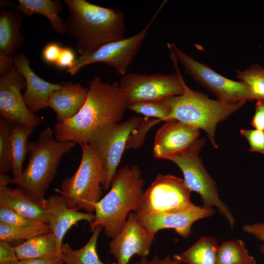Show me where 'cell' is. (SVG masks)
Instances as JSON below:
<instances>
[{
	"label": "cell",
	"instance_id": "cell-4",
	"mask_svg": "<svg viewBox=\"0 0 264 264\" xmlns=\"http://www.w3.org/2000/svg\"><path fill=\"white\" fill-rule=\"evenodd\" d=\"M76 144L73 141H58L49 127L41 131L36 140L28 143V164L16 184L17 188L38 200H45L46 192L63 156Z\"/></svg>",
	"mask_w": 264,
	"mask_h": 264
},
{
	"label": "cell",
	"instance_id": "cell-41",
	"mask_svg": "<svg viewBox=\"0 0 264 264\" xmlns=\"http://www.w3.org/2000/svg\"><path fill=\"white\" fill-rule=\"evenodd\" d=\"M13 58L0 54V76L8 74L14 67Z\"/></svg>",
	"mask_w": 264,
	"mask_h": 264
},
{
	"label": "cell",
	"instance_id": "cell-28",
	"mask_svg": "<svg viewBox=\"0 0 264 264\" xmlns=\"http://www.w3.org/2000/svg\"><path fill=\"white\" fill-rule=\"evenodd\" d=\"M51 232L48 224L38 222L31 225L14 226L0 222V241L10 243L27 240L37 236Z\"/></svg>",
	"mask_w": 264,
	"mask_h": 264
},
{
	"label": "cell",
	"instance_id": "cell-40",
	"mask_svg": "<svg viewBox=\"0 0 264 264\" xmlns=\"http://www.w3.org/2000/svg\"><path fill=\"white\" fill-rule=\"evenodd\" d=\"M133 264H181V263L170 255H168L163 258L154 256L151 260L148 259L147 257L142 258Z\"/></svg>",
	"mask_w": 264,
	"mask_h": 264
},
{
	"label": "cell",
	"instance_id": "cell-38",
	"mask_svg": "<svg viewBox=\"0 0 264 264\" xmlns=\"http://www.w3.org/2000/svg\"><path fill=\"white\" fill-rule=\"evenodd\" d=\"M252 126L256 130L264 132V100H257Z\"/></svg>",
	"mask_w": 264,
	"mask_h": 264
},
{
	"label": "cell",
	"instance_id": "cell-18",
	"mask_svg": "<svg viewBox=\"0 0 264 264\" xmlns=\"http://www.w3.org/2000/svg\"><path fill=\"white\" fill-rule=\"evenodd\" d=\"M45 209L51 232L60 249L66 234L72 226L83 220L90 223L95 218L93 213L81 212L67 207L59 194L52 195L46 199Z\"/></svg>",
	"mask_w": 264,
	"mask_h": 264
},
{
	"label": "cell",
	"instance_id": "cell-31",
	"mask_svg": "<svg viewBox=\"0 0 264 264\" xmlns=\"http://www.w3.org/2000/svg\"><path fill=\"white\" fill-rule=\"evenodd\" d=\"M127 109L145 117L157 119L161 122L167 121L171 113L170 107L163 100L138 103L128 106Z\"/></svg>",
	"mask_w": 264,
	"mask_h": 264
},
{
	"label": "cell",
	"instance_id": "cell-21",
	"mask_svg": "<svg viewBox=\"0 0 264 264\" xmlns=\"http://www.w3.org/2000/svg\"><path fill=\"white\" fill-rule=\"evenodd\" d=\"M22 14L0 7V54L13 58L24 40L21 31Z\"/></svg>",
	"mask_w": 264,
	"mask_h": 264
},
{
	"label": "cell",
	"instance_id": "cell-12",
	"mask_svg": "<svg viewBox=\"0 0 264 264\" xmlns=\"http://www.w3.org/2000/svg\"><path fill=\"white\" fill-rule=\"evenodd\" d=\"M191 193L183 179L159 174L144 191L135 213H161L184 209L193 203Z\"/></svg>",
	"mask_w": 264,
	"mask_h": 264
},
{
	"label": "cell",
	"instance_id": "cell-3",
	"mask_svg": "<svg viewBox=\"0 0 264 264\" xmlns=\"http://www.w3.org/2000/svg\"><path fill=\"white\" fill-rule=\"evenodd\" d=\"M144 185L141 171L137 165L126 166L114 176L108 193L95 206L90 230L101 226L105 235L112 239L120 231L132 211L136 212Z\"/></svg>",
	"mask_w": 264,
	"mask_h": 264
},
{
	"label": "cell",
	"instance_id": "cell-26",
	"mask_svg": "<svg viewBox=\"0 0 264 264\" xmlns=\"http://www.w3.org/2000/svg\"><path fill=\"white\" fill-rule=\"evenodd\" d=\"M103 230L96 227L87 242L81 248L73 249L67 243H63L61 248V258L64 264H110L103 262L99 258L97 246L98 237Z\"/></svg>",
	"mask_w": 264,
	"mask_h": 264
},
{
	"label": "cell",
	"instance_id": "cell-20",
	"mask_svg": "<svg viewBox=\"0 0 264 264\" xmlns=\"http://www.w3.org/2000/svg\"><path fill=\"white\" fill-rule=\"evenodd\" d=\"M45 200H38L18 188L0 187V206L9 208L36 221L48 224Z\"/></svg>",
	"mask_w": 264,
	"mask_h": 264
},
{
	"label": "cell",
	"instance_id": "cell-1",
	"mask_svg": "<svg viewBox=\"0 0 264 264\" xmlns=\"http://www.w3.org/2000/svg\"><path fill=\"white\" fill-rule=\"evenodd\" d=\"M86 101L73 117L54 126L59 141H73L80 146L90 143L101 131L120 122L127 106L119 82L103 81L99 76L89 82Z\"/></svg>",
	"mask_w": 264,
	"mask_h": 264
},
{
	"label": "cell",
	"instance_id": "cell-15",
	"mask_svg": "<svg viewBox=\"0 0 264 264\" xmlns=\"http://www.w3.org/2000/svg\"><path fill=\"white\" fill-rule=\"evenodd\" d=\"M215 210L194 203L177 211L161 213H135L140 223L154 235L160 230L173 229L183 238L191 234L192 225L197 220L213 216Z\"/></svg>",
	"mask_w": 264,
	"mask_h": 264
},
{
	"label": "cell",
	"instance_id": "cell-6",
	"mask_svg": "<svg viewBox=\"0 0 264 264\" xmlns=\"http://www.w3.org/2000/svg\"><path fill=\"white\" fill-rule=\"evenodd\" d=\"M81 147L82 156L77 170L63 181L56 192L69 208L93 213L96 204L102 198L105 172L93 143Z\"/></svg>",
	"mask_w": 264,
	"mask_h": 264
},
{
	"label": "cell",
	"instance_id": "cell-35",
	"mask_svg": "<svg viewBox=\"0 0 264 264\" xmlns=\"http://www.w3.org/2000/svg\"><path fill=\"white\" fill-rule=\"evenodd\" d=\"M0 264H20L14 246L10 243L0 241Z\"/></svg>",
	"mask_w": 264,
	"mask_h": 264
},
{
	"label": "cell",
	"instance_id": "cell-29",
	"mask_svg": "<svg viewBox=\"0 0 264 264\" xmlns=\"http://www.w3.org/2000/svg\"><path fill=\"white\" fill-rule=\"evenodd\" d=\"M236 72V78L248 87L254 100H264V67L253 64Z\"/></svg>",
	"mask_w": 264,
	"mask_h": 264
},
{
	"label": "cell",
	"instance_id": "cell-45",
	"mask_svg": "<svg viewBox=\"0 0 264 264\" xmlns=\"http://www.w3.org/2000/svg\"><path fill=\"white\" fill-rule=\"evenodd\" d=\"M259 248L262 254L264 255V244L261 245Z\"/></svg>",
	"mask_w": 264,
	"mask_h": 264
},
{
	"label": "cell",
	"instance_id": "cell-32",
	"mask_svg": "<svg viewBox=\"0 0 264 264\" xmlns=\"http://www.w3.org/2000/svg\"><path fill=\"white\" fill-rule=\"evenodd\" d=\"M161 122L155 118L144 117L139 126L130 135L127 142L126 149H138L144 143L146 135L149 130L155 125Z\"/></svg>",
	"mask_w": 264,
	"mask_h": 264
},
{
	"label": "cell",
	"instance_id": "cell-25",
	"mask_svg": "<svg viewBox=\"0 0 264 264\" xmlns=\"http://www.w3.org/2000/svg\"><path fill=\"white\" fill-rule=\"evenodd\" d=\"M218 247L215 238L201 237L188 249L179 254H174L173 257L181 264H218Z\"/></svg>",
	"mask_w": 264,
	"mask_h": 264
},
{
	"label": "cell",
	"instance_id": "cell-10",
	"mask_svg": "<svg viewBox=\"0 0 264 264\" xmlns=\"http://www.w3.org/2000/svg\"><path fill=\"white\" fill-rule=\"evenodd\" d=\"M170 56L184 67L185 72L220 101L235 103L254 100L248 87L241 81L229 79L207 65L194 59L175 44L168 43Z\"/></svg>",
	"mask_w": 264,
	"mask_h": 264
},
{
	"label": "cell",
	"instance_id": "cell-8",
	"mask_svg": "<svg viewBox=\"0 0 264 264\" xmlns=\"http://www.w3.org/2000/svg\"><path fill=\"white\" fill-rule=\"evenodd\" d=\"M170 57L176 74L127 73L121 77L119 85L127 107L140 102L163 101L183 92L186 84L177 62L173 57Z\"/></svg>",
	"mask_w": 264,
	"mask_h": 264
},
{
	"label": "cell",
	"instance_id": "cell-11",
	"mask_svg": "<svg viewBox=\"0 0 264 264\" xmlns=\"http://www.w3.org/2000/svg\"><path fill=\"white\" fill-rule=\"evenodd\" d=\"M143 119L141 117L134 116L124 121L107 127L99 132L90 142L93 143L104 168V190L110 188L111 181L118 171V167L126 150L128 139Z\"/></svg>",
	"mask_w": 264,
	"mask_h": 264
},
{
	"label": "cell",
	"instance_id": "cell-43",
	"mask_svg": "<svg viewBox=\"0 0 264 264\" xmlns=\"http://www.w3.org/2000/svg\"><path fill=\"white\" fill-rule=\"evenodd\" d=\"M12 178L6 174L0 175V187H6L11 183Z\"/></svg>",
	"mask_w": 264,
	"mask_h": 264
},
{
	"label": "cell",
	"instance_id": "cell-37",
	"mask_svg": "<svg viewBox=\"0 0 264 264\" xmlns=\"http://www.w3.org/2000/svg\"><path fill=\"white\" fill-rule=\"evenodd\" d=\"M75 60V54L72 49L69 47H63L54 65L59 68L68 69L73 66Z\"/></svg>",
	"mask_w": 264,
	"mask_h": 264
},
{
	"label": "cell",
	"instance_id": "cell-17",
	"mask_svg": "<svg viewBox=\"0 0 264 264\" xmlns=\"http://www.w3.org/2000/svg\"><path fill=\"white\" fill-rule=\"evenodd\" d=\"M14 66L23 76L25 89L23 94L24 101L29 109L35 114L47 108L50 95L61 88V84L48 82L38 76L32 69L26 55L22 52L13 57Z\"/></svg>",
	"mask_w": 264,
	"mask_h": 264
},
{
	"label": "cell",
	"instance_id": "cell-5",
	"mask_svg": "<svg viewBox=\"0 0 264 264\" xmlns=\"http://www.w3.org/2000/svg\"><path fill=\"white\" fill-rule=\"evenodd\" d=\"M163 101L171 109L167 120H177L203 130L215 148L218 147L215 141L217 125L226 120L246 102L228 103L211 99L208 95L192 89L187 85L181 94Z\"/></svg>",
	"mask_w": 264,
	"mask_h": 264
},
{
	"label": "cell",
	"instance_id": "cell-33",
	"mask_svg": "<svg viewBox=\"0 0 264 264\" xmlns=\"http://www.w3.org/2000/svg\"><path fill=\"white\" fill-rule=\"evenodd\" d=\"M0 222L14 226H26L40 222L26 218L9 208L0 206Z\"/></svg>",
	"mask_w": 264,
	"mask_h": 264
},
{
	"label": "cell",
	"instance_id": "cell-30",
	"mask_svg": "<svg viewBox=\"0 0 264 264\" xmlns=\"http://www.w3.org/2000/svg\"><path fill=\"white\" fill-rule=\"evenodd\" d=\"M15 123L0 117V175L12 170V155L10 132Z\"/></svg>",
	"mask_w": 264,
	"mask_h": 264
},
{
	"label": "cell",
	"instance_id": "cell-9",
	"mask_svg": "<svg viewBox=\"0 0 264 264\" xmlns=\"http://www.w3.org/2000/svg\"><path fill=\"white\" fill-rule=\"evenodd\" d=\"M163 1L146 26L137 33L123 39L106 44L92 53L77 57L73 66L67 69L71 75L83 67L95 63H103L113 68L121 76L127 71L138 54L148 32L166 2Z\"/></svg>",
	"mask_w": 264,
	"mask_h": 264
},
{
	"label": "cell",
	"instance_id": "cell-24",
	"mask_svg": "<svg viewBox=\"0 0 264 264\" xmlns=\"http://www.w3.org/2000/svg\"><path fill=\"white\" fill-rule=\"evenodd\" d=\"M35 129L27 125L15 123L10 132L12 155V178L11 183L16 184L22 176V166L28 154V140Z\"/></svg>",
	"mask_w": 264,
	"mask_h": 264
},
{
	"label": "cell",
	"instance_id": "cell-14",
	"mask_svg": "<svg viewBox=\"0 0 264 264\" xmlns=\"http://www.w3.org/2000/svg\"><path fill=\"white\" fill-rule=\"evenodd\" d=\"M155 235L139 221L135 213H131L118 233L109 243V253L116 264H129L135 255L147 257Z\"/></svg>",
	"mask_w": 264,
	"mask_h": 264
},
{
	"label": "cell",
	"instance_id": "cell-19",
	"mask_svg": "<svg viewBox=\"0 0 264 264\" xmlns=\"http://www.w3.org/2000/svg\"><path fill=\"white\" fill-rule=\"evenodd\" d=\"M61 88L52 92L48 100V107L56 114L57 123H63L74 116L84 105L88 88L79 83L63 82Z\"/></svg>",
	"mask_w": 264,
	"mask_h": 264
},
{
	"label": "cell",
	"instance_id": "cell-36",
	"mask_svg": "<svg viewBox=\"0 0 264 264\" xmlns=\"http://www.w3.org/2000/svg\"><path fill=\"white\" fill-rule=\"evenodd\" d=\"M63 47L57 43L50 42L43 48L41 56L43 60L46 63L55 65L57 62Z\"/></svg>",
	"mask_w": 264,
	"mask_h": 264
},
{
	"label": "cell",
	"instance_id": "cell-27",
	"mask_svg": "<svg viewBox=\"0 0 264 264\" xmlns=\"http://www.w3.org/2000/svg\"><path fill=\"white\" fill-rule=\"evenodd\" d=\"M218 264H257L250 255L242 241H226L219 246L217 251Z\"/></svg>",
	"mask_w": 264,
	"mask_h": 264
},
{
	"label": "cell",
	"instance_id": "cell-2",
	"mask_svg": "<svg viewBox=\"0 0 264 264\" xmlns=\"http://www.w3.org/2000/svg\"><path fill=\"white\" fill-rule=\"evenodd\" d=\"M69 9L66 33L75 41L80 56L90 54L102 46L124 39L125 16L120 10L86 0H64Z\"/></svg>",
	"mask_w": 264,
	"mask_h": 264
},
{
	"label": "cell",
	"instance_id": "cell-13",
	"mask_svg": "<svg viewBox=\"0 0 264 264\" xmlns=\"http://www.w3.org/2000/svg\"><path fill=\"white\" fill-rule=\"evenodd\" d=\"M25 88L24 78L15 66L8 74L0 77V117L36 129L42 119L26 105L21 92Z\"/></svg>",
	"mask_w": 264,
	"mask_h": 264
},
{
	"label": "cell",
	"instance_id": "cell-44",
	"mask_svg": "<svg viewBox=\"0 0 264 264\" xmlns=\"http://www.w3.org/2000/svg\"><path fill=\"white\" fill-rule=\"evenodd\" d=\"M15 5H16L12 1L3 0H0V7L1 8H4L5 7L8 8H15Z\"/></svg>",
	"mask_w": 264,
	"mask_h": 264
},
{
	"label": "cell",
	"instance_id": "cell-22",
	"mask_svg": "<svg viewBox=\"0 0 264 264\" xmlns=\"http://www.w3.org/2000/svg\"><path fill=\"white\" fill-rule=\"evenodd\" d=\"M15 9L26 16L40 14L46 17L53 30L59 34L66 33L65 21L59 15L63 4L58 0H18Z\"/></svg>",
	"mask_w": 264,
	"mask_h": 264
},
{
	"label": "cell",
	"instance_id": "cell-39",
	"mask_svg": "<svg viewBox=\"0 0 264 264\" xmlns=\"http://www.w3.org/2000/svg\"><path fill=\"white\" fill-rule=\"evenodd\" d=\"M242 230L264 242V222L244 224L242 226Z\"/></svg>",
	"mask_w": 264,
	"mask_h": 264
},
{
	"label": "cell",
	"instance_id": "cell-34",
	"mask_svg": "<svg viewBox=\"0 0 264 264\" xmlns=\"http://www.w3.org/2000/svg\"><path fill=\"white\" fill-rule=\"evenodd\" d=\"M240 132L247 140L249 151L264 154V132L256 129H241Z\"/></svg>",
	"mask_w": 264,
	"mask_h": 264
},
{
	"label": "cell",
	"instance_id": "cell-23",
	"mask_svg": "<svg viewBox=\"0 0 264 264\" xmlns=\"http://www.w3.org/2000/svg\"><path fill=\"white\" fill-rule=\"evenodd\" d=\"M20 261L53 258L60 256L61 249L51 232L37 236L14 246Z\"/></svg>",
	"mask_w": 264,
	"mask_h": 264
},
{
	"label": "cell",
	"instance_id": "cell-16",
	"mask_svg": "<svg viewBox=\"0 0 264 264\" xmlns=\"http://www.w3.org/2000/svg\"><path fill=\"white\" fill-rule=\"evenodd\" d=\"M156 131L154 157L169 160L187 150L198 139L199 130L175 120H168Z\"/></svg>",
	"mask_w": 264,
	"mask_h": 264
},
{
	"label": "cell",
	"instance_id": "cell-42",
	"mask_svg": "<svg viewBox=\"0 0 264 264\" xmlns=\"http://www.w3.org/2000/svg\"><path fill=\"white\" fill-rule=\"evenodd\" d=\"M20 264H64L60 257L48 258L31 259L20 261Z\"/></svg>",
	"mask_w": 264,
	"mask_h": 264
},
{
	"label": "cell",
	"instance_id": "cell-7",
	"mask_svg": "<svg viewBox=\"0 0 264 264\" xmlns=\"http://www.w3.org/2000/svg\"><path fill=\"white\" fill-rule=\"evenodd\" d=\"M205 144L204 138L197 139L185 151L169 159L181 170L184 181L191 191L198 193L203 206L216 207L232 228L235 220L228 206L220 198L217 183L205 170L199 153Z\"/></svg>",
	"mask_w": 264,
	"mask_h": 264
}]
</instances>
